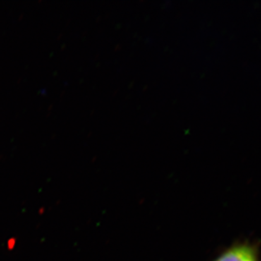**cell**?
<instances>
[{
    "label": "cell",
    "mask_w": 261,
    "mask_h": 261,
    "mask_svg": "<svg viewBox=\"0 0 261 261\" xmlns=\"http://www.w3.org/2000/svg\"><path fill=\"white\" fill-rule=\"evenodd\" d=\"M214 261H258V255L252 245L239 244L227 249Z\"/></svg>",
    "instance_id": "cell-1"
}]
</instances>
